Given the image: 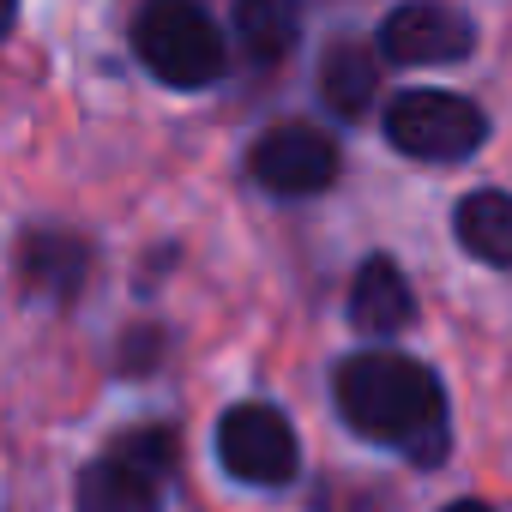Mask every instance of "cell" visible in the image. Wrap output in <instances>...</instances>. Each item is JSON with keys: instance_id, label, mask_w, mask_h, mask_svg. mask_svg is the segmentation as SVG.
<instances>
[{"instance_id": "cell-1", "label": "cell", "mask_w": 512, "mask_h": 512, "mask_svg": "<svg viewBox=\"0 0 512 512\" xmlns=\"http://www.w3.org/2000/svg\"><path fill=\"white\" fill-rule=\"evenodd\" d=\"M332 398L338 416L374 440L404 452L410 464H440L446 440H452V416H446V392L434 380V368H422L416 356L398 350H356L338 362L332 374Z\"/></svg>"}, {"instance_id": "cell-2", "label": "cell", "mask_w": 512, "mask_h": 512, "mask_svg": "<svg viewBox=\"0 0 512 512\" xmlns=\"http://www.w3.org/2000/svg\"><path fill=\"white\" fill-rule=\"evenodd\" d=\"M175 428H133L103 458L79 470L73 506L79 512H163V482L175 470Z\"/></svg>"}, {"instance_id": "cell-3", "label": "cell", "mask_w": 512, "mask_h": 512, "mask_svg": "<svg viewBox=\"0 0 512 512\" xmlns=\"http://www.w3.org/2000/svg\"><path fill=\"white\" fill-rule=\"evenodd\" d=\"M133 49L145 73L169 91H205L223 73V31L193 0H151L133 25Z\"/></svg>"}, {"instance_id": "cell-4", "label": "cell", "mask_w": 512, "mask_h": 512, "mask_svg": "<svg viewBox=\"0 0 512 512\" xmlns=\"http://www.w3.org/2000/svg\"><path fill=\"white\" fill-rule=\"evenodd\" d=\"M386 139L416 163H464L488 139V115L458 91H404L386 103Z\"/></svg>"}, {"instance_id": "cell-5", "label": "cell", "mask_w": 512, "mask_h": 512, "mask_svg": "<svg viewBox=\"0 0 512 512\" xmlns=\"http://www.w3.org/2000/svg\"><path fill=\"white\" fill-rule=\"evenodd\" d=\"M217 458H223V470L235 482H253V488H284L302 470L296 428L272 404H235V410H223V422H217Z\"/></svg>"}, {"instance_id": "cell-6", "label": "cell", "mask_w": 512, "mask_h": 512, "mask_svg": "<svg viewBox=\"0 0 512 512\" xmlns=\"http://www.w3.org/2000/svg\"><path fill=\"white\" fill-rule=\"evenodd\" d=\"M247 169L278 199H314V193H326L338 181V145L320 127H308V121H284V127H272L260 145H253Z\"/></svg>"}, {"instance_id": "cell-7", "label": "cell", "mask_w": 512, "mask_h": 512, "mask_svg": "<svg viewBox=\"0 0 512 512\" xmlns=\"http://www.w3.org/2000/svg\"><path fill=\"white\" fill-rule=\"evenodd\" d=\"M470 49H476V25L446 0H404L380 25V55L392 67H446L464 61Z\"/></svg>"}, {"instance_id": "cell-8", "label": "cell", "mask_w": 512, "mask_h": 512, "mask_svg": "<svg viewBox=\"0 0 512 512\" xmlns=\"http://www.w3.org/2000/svg\"><path fill=\"white\" fill-rule=\"evenodd\" d=\"M19 278H25L31 296L67 308L91 278V247L79 235H67V229H31L19 241Z\"/></svg>"}, {"instance_id": "cell-9", "label": "cell", "mask_w": 512, "mask_h": 512, "mask_svg": "<svg viewBox=\"0 0 512 512\" xmlns=\"http://www.w3.org/2000/svg\"><path fill=\"white\" fill-rule=\"evenodd\" d=\"M410 320H416V296H410L404 272L386 260V253L362 260L356 266V284H350V326L362 338H398Z\"/></svg>"}, {"instance_id": "cell-10", "label": "cell", "mask_w": 512, "mask_h": 512, "mask_svg": "<svg viewBox=\"0 0 512 512\" xmlns=\"http://www.w3.org/2000/svg\"><path fill=\"white\" fill-rule=\"evenodd\" d=\"M302 37V0H235V43L253 67H272Z\"/></svg>"}, {"instance_id": "cell-11", "label": "cell", "mask_w": 512, "mask_h": 512, "mask_svg": "<svg viewBox=\"0 0 512 512\" xmlns=\"http://www.w3.org/2000/svg\"><path fill=\"white\" fill-rule=\"evenodd\" d=\"M452 229H458L464 253H476L482 266H494V272L512 266V199H506L500 187L470 193V199L452 211Z\"/></svg>"}, {"instance_id": "cell-12", "label": "cell", "mask_w": 512, "mask_h": 512, "mask_svg": "<svg viewBox=\"0 0 512 512\" xmlns=\"http://www.w3.org/2000/svg\"><path fill=\"white\" fill-rule=\"evenodd\" d=\"M320 91H326V103H332L338 115H362V109L374 103V91H380L374 55H368L362 43H338V49L320 61Z\"/></svg>"}, {"instance_id": "cell-13", "label": "cell", "mask_w": 512, "mask_h": 512, "mask_svg": "<svg viewBox=\"0 0 512 512\" xmlns=\"http://www.w3.org/2000/svg\"><path fill=\"white\" fill-rule=\"evenodd\" d=\"M151 356H157V332H139V338H133V350H121V368H133V374H139Z\"/></svg>"}, {"instance_id": "cell-14", "label": "cell", "mask_w": 512, "mask_h": 512, "mask_svg": "<svg viewBox=\"0 0 512 512\" xmlns=\"http://www.w3.org/2000/svg\"><path fill=\"white\" fill-rule=\"evenodd\" d=\"M13 25H19V0H0V43L13 37Z\"/></svg>"}, {"instance_id": "cell-15", "label": "cell", "mask_w": 512, "mask_h": 512, "mask_svg": "<svg viewBox=\"0 0 512 512\" xmlns=\"http://www.w3.org/2000/svg\"><path fill=\"white\" fill-rule=\"evenodd\" d=\"M446 512H494V506H482V500H458V506H446Z\"/></svg>"}]
</instances>
